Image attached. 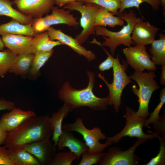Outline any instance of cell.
Here are the masks:
<instances>
[{
	"label": "cell",
	"mask_w": 165,
	"mask_h": 165,
	"mask_svg": "<svg viewBox=\"0 0 165 165\" xmlns=\"http://www.w3.org/2000/svg\"><path fill=\"white\" fill-rule=\"evenodd\" d=\"M160 101L154 111L149 113V117L146 119V127H148L151 123H153L160 117V112L163 106L165 103V88H163L161 90L160 94Z\"/></svg>",
	"instance_id": "cell-33"
},
{
	"label": "cell",
	"mask_w": 165,
	"mask_h": 165,
	"mask_svg": "<svg viewBox=\"0 0 165 165\" xmlns=\"http://www.w3.org/2000/svg\"><path fill=\"white\" fill-rule=\"evenodd\" d=\"M118 54L116 58L113 57V79L112 83H109L104 76L100 73L98 77L105 83L109 90L108 95L109 100V105L113 106L116 112L119 110L121 103V97L123 91L129 83L133 82L126 73L128 68L127 63L125 61L122 64L120 62Z\"/></svg>",
	"instance_id": "cell-5"
},
{
	"label": "cell",
	"mask_w": 165,
	"mask_h": 165,
	"mask_svg": "<svg viewBox=\"0 0 165 165\" xmlns=\"http://www.w3.org/2000/svg\"><path fill=\"white\" fill-rule=\"evenodd\" d=\"M50 138L26 145L24 149L35 157L41 165H50L56 152V146Z\"/></svg>",
	"instance_id": "cell-13"
},
{
	"label": "cell",
	"mask_w": 165,
	"mask_h": 165,
	"mask_svg": "<svg viewBox=\"0 0 165 165\" xmlns=\"http://www.w3.org/2000/svg\"><path fill=\"white\" fill-rule=\"evenodd\" d=\"M100 7L94 3L84 2L81 1H75L64 6V9L71 11L75 10L81 14L80 23L82 30L75 37L81 45L85 42L90 35L95 34V20Z\"/></svg>",
	"instance_id": "cell-8"
},
{
	"label": "cell",
	"mask_w": 165,
	"mask_h": 165,
	"mask_svg": "<svg viewBox=\"0 0 165 165\" xmlns=\"http://www.w3.org/2000/svg\"><path fill=\"white\" fill-rule=\"evenodd\" d=\"M12 2L23 14L36 19L48 13L53 6V0H13Z\"/></svg>",
	"instance_id": "cell-12"
},
{
	"label": "cell",
	"mask_w": 165,
	"mask_h": 165,
	"mask_svg": "<svg viewBox=\"0 0 165 165\" xmlns=\"http://www.w3.org/2000/svg\"><path fill=\"white\" fill-rule=\"evenodd\" d=\"M70 112L68 108L64 104L57 111L53 112L50 117V121L53 129L51 141L54 142L56 147L59 138L62 132L63 120L67 117Z\"/></svg>",
	"instance_id": "cell-21"
},
{
	"label": "cell",
	"mask_w": 165,
	"mask_h": 165,
	"mask_svg": "<svg viewBox=\"0 0 165 165\" xmlns=\"http://www.w3.org/2000/svg\"><path fill=\"white\" fill-rule=\"evenodd\" d=\"M9 112L3 114L0 119V124L7 132L11 131L30 117L35 116L32 111L24 110L15 107Z\"/></svg>",
	"instance_id": "cell-16"
},
{
	"label": "cell",
	"mask_w": 165,
	"mask_h": 165,
	"mask_svg": "<svg viewBox=\"0 0 165 165\" xmlns=\"http://www.w3.org/2000/svg\"><path fill=\"white\" fill-rule=\"evenodd\" d=\"M50 117L46 115L28 118L14 130L8 132L5 146L8 149L19 148L52 136Z\"/></svg>",
	"instance_id": "cell-1"
},
{
	"label": "cell",
	"mask_w": 165,
	"mask_h": 165,
	"mask_svg": "<svg viewBox=\"0 0 165 165\" xmlns=\"http://www.w3.org/2000/svg\"><path fill=\"white\" fill-rule=\"evenodd\" d=\"M8 149L9 158L14 165H41L35 157L22 147Z\"/></svg>",
	"instance_id": "cell-22"
},
{
	"label": "cell",
	"mask_w": 165,
	"mask_h": 165,
	"mask_svg": "<svg viewBox=\"0 0 165 165\" xmlns=\"http://www.w3.org/2000/svg\"><path fill=\"white\" fill-rule=\"evenodd\" d=\"M17 55L8 49L0 51V77L9 72Z\"/></svg>",
	"instance_id": "cell-29"
},
{
	"label": "cell",
	"mask_w": 165,
	"mask_h": 165,
	"mask_svg": "<svg viewBox=\"0 0 165 165\" xmlns=\"http://www.w3.org/2000/svg\"><path fill=\"white\" fill-rule=\"evenodd\" d=\"M160 150L156 156L145 165H164L165 164V137H160Z\"/></svg>",
	"instance_id": "cell-32"
},
{
	"label": "cell",
	"mask_w": 165,
	"mask_h": 165,
	"mask_svg": "<svg viewBox=\"0 0 165 165\" xmlns=\"http://www.w3.org/2000/svg\"><path fill=\"white\" fill-rule=\"evenodd\" d=\"M118 16L127 23L126 25H123V28L119 31H113L104 26H97L94 27L95 34L97 36H102L105 39L101 44L99 42L97 43L102 46H108L112 56L117 46L123 45L129 47L132 45H134L131 38L133 30L135 23L142 19L138 17L135 13L131 9L128 13L125 10Z\"/></svg>",
	"instance_id": "cell-3"
},
{
	"label": "cell",
	"mask_w": 165,
	"mask_h": 165,
	"mask_svg": "<svg viewBox=\"0 0 165 165\" xmlns=\"http://www.w3.org/2000/svg\"><path fill=\"white\" fill-rule=\"evenodd\" d=\"M147 140L138 138L132 146L125 151L113 146L109 148L97 165H138L141 159L135 153L137 148Z\"/></svg>",
	"instance_id": "cell-10"
},
{
	"label": "cell",
	"mask_w": 165,
	"mask_h": 165,
	"mask_svg": "<svg viewBox=\"0 0 165 165\" xmlns=\"http://www.w3.org/2000/svg\"><path fill=\"white\" fill-rule=\"evenodd\" d=\"M62 128L67 131H75L80 134L88 147L87 152L89 154L102 152L106 148L113 143L112 142H105L104 144L101 143L100 140H105L106 138L101 129L98 127H95L91 129L87 128L81 118H77L73 123L64 124Z\"/></svg>",
	"instance_id": "cell-7"
},
{
	"label": "cell",
	"mask_w": 165,
	"mask_h": 165,
	"mask_svg": "<svg viewBox=\"0 0 165 165\" xmlns=\"http://www.w3.org/2000/svg\"><path fill=\"white\" fill-rule=\"evenodd\" d=\"M124 116L126 119V125L118 133L112 137H106V143H118L125 137H136L146 140H151L159 137L155 133L151 132L150 134H145L143 130L146 126V119L138 116L136 112L130 107L126 106Z\"/></svg>",
	"instance_id": "cell-6"
},
{
	"label": "cell",
	"mask_w": 165,
	"mask_h": 165,
	"mask_svg": "<svg viewBox=\"0 0 165 165\" xmlns=\"http://www.w3.org/2000/svg\"><path fill=\"white\" fill-rule=\"evenodd\" d=\"M108 56L107 58L101 63L98 66V68L101 71L108 70L113 67V56L104 48L102 47Z\"/></svg>",
	"instance_id": "cell-36"
},
{
	"label": "cell",
	"mask_w": 165,
	"mask_h": 165,
	"mask_svg": "<svg viewBox=\"0 0 165 165\" xmlns=\"http://www.w3.org/2000/svg\"><path fill=\"white\" fill-rule=\"evenodd\" d=\"M34 55L32 53L17 55L9 72L22 76L28 74Z\"/></svg>",
	"instance_id": "cell-24"
},
{
	"label": "cell",
	"mask_w": 165,
	"mask_h": 165,
	"mask_svg": "<svg viewBox=\"0 0 165 165\" xmlns=\"http://www.w3.org/2000/svg\"><path fill=\"white\" fill-rule=\"evenodd\" d=\"M8 151L5 146H0V165H14L9 158Z\"/></svg>",
	"instance_id": "cell-37"
},
{
	"label": "cell",
	"mask_w": 165,
	"mask_h": 165,
	"mask_svg": "<svg viewBox=\"0 0 165 165\" xmlns=\"http://www.w3.org/2000/svg\"><path fill=\"white\" fill-rule=\"evenodd\" d=\"M4 47H5L4 44L2 40V38H0V50H3Z\"/></svg>",
	"instance_id": "cell-42"
},
{
	"label": "cell",
	"mask_w": 165,
	"mask_h": 165,
	"mask_svg": "<svg viewBox=\"0 0 165 165\" xmlns=\"http://www.w3.org/2000/svg\"><path fill=\"white\" fill-rule=\"evenodd\" d=\"M15 107L14 102L6 100L4 98H0V111L4 110L10 111Z\"/></svg>",
	"instance_id": "cell-38"
},
{
	"label": "cell",
	"mask_w": 165,
	"mask_h": 165,
	"mask_svg": "<svg viewBox=\"0 0 165 165\" xmlns=\"http://www.w3.org/2000/svg\"><path fill=\"white\" fill-rule=\"evenodd\" d=\"M149 49L151 59L155 64H165V35L160 33L159 38L155 39Z\"/></svg>",
	"instance_id": "cell-26"
},
{
	"label": "cell",
	"mask_w": 165,
	"mask_h": 165,
	"mask_svg": "<svg viewBox=\"0 0 165 165\" xmlns=\"http://www.w3.org/2000/svg\"><path fill=\"white\" fill-rule=\"evenodd\" d=\"M55 3L58 7H61L71 2L80 1L81 0H53Z\"/></svg>",
	"instance_id": "cell-40"
},
{
	"label": "cell",
	"mask_w": 165,
	"mask_h": 165,
	"mask_svg": "<svg viewBox=\"0 0 165 165\" xmlns=\"http://www.w3.org/2000/svg\"><path fill=\"white\" fill-rule=\"evenodd\" d=\"M114 15L106 9L100 6L96 16L95 26L106 27L108 26L113 28L116 26H123L124 20L119 16H115Z\"/></svg>",
	"instance_id": "cell-23"
},
{
	"label": "cell",
	"mask_w": 165,
	"mask_h": 165,
	"mask_svg": "<svg viewBox=\"0 0 165 165\" xmlns=\"http://www.w3.org/2000/svg\"><path fill=\"white\" fill-rule=\"evenodd\" d=\"M7 133L0 124V146L5 145Z\"/></svg>",
	"instance_id": "cell-39"
},
{
	"label": "cell",
	"mask_w": 165,
	"mask_h": 165,
	"mask_svg": "<svg viewBox=\"0 0 165 165\" xmlns=\"http://www.w3.org/2000/svg\"><path fill=\"white\" fill-rule=\"evenodd\" d=\"M105 152L89 154L87 151L81 155L82 159L78 165H97L103 158Z\"/></svg>",
	"instance_id": "cell-34"
},
{
	"label": "cell",
	"mask_w": 165,
	"mask_h": 165,
	"mask_svg": "<svg viewBox=\"0 0 165 165\" xmlns=\"http://www.w3.org/2000/svg\"><path fill=\"white\" fill-rule=\"evenodd\" d=\"M50 14L38 18L33 19L32 26L36 33L47 31L51 26L57 24H64L70 27H77L79 24L77 18L71 13V10L59 9L53 6Z\"/></svg>",
	"instance_id": "cell-9"
},
{
	"label": "cell",
	"mask_w": 165,
	"mask_h": 165,
	"mask_svg": "<svg viewBox=\"0 0 165 165\" xmlns=\"http://www.w3.org/2000/svg\"><path fill=\"white\" fill-rule=\"evenodd\" d=\"M121 6L118 11V15L126 9L135 7L139 10L140 5L145 2L149 4L153 10L158 11L161 6L160 0H120Z\"/></svg>",
	"instance_id": "cell-28"
},
{
	"label": "cell",
	"mask_w": 165,
	"mask_h": 165,
	"mask_svg": "<svg viewBox=\"0 0 165 165\" xmlns=\"http://www.w3.org/2000/svg\"><path fill=\"white\" fill-rule=\"evenodd\" d=\"M160 29L143 19L137 22L133 30L131 38L134 45L147 46L155 39Z\"/></svg>",
	"instance_id": "cell-15"
},
{
	"label": "cell",
	"mask_w": 165,
	"mask_h": 165,
	"mask_svg": "<svg viewBox=\"0 0 165 165\" xmlns=\"http://www.w3.org/2000/svg\"><path fill=\"white\" fill-rule=\"evenodd\" d=\"M156 76L154 71H151L145 72L135 71L129 76L139 86L138 89L135 85L132 87V90L138 98L139 107L137 114L146 119L149 114L148 105L152 94L154 91L160 88L154 79Z\"/></svg>",
	"instance_id": "cell-4"
},
{
	"label": "cell",
	"mask_w": 165,
	"mask_h": 165,
	"mask_svg": "<svg viewBox=\"0 0 165 165\" xmlns=\"http://www.w3.org/2000/svg\"><path fill=\"white\" fill-rule=\"evenodd\" d=\"M62 44L58 41L52 40L47 31L37 33L33 36L31 45V52L49 51L56 46Z\"/></svg>",
	"instance_id": "cell-20"
},
{
	"label": "cell",
	"mask_w": 165,
	"mask_h": 165,
	"mask_svg": "<svg viewBox=\"0 0 165 165\" xmlns=\"http://www.w3.org/2000/svg\"><path fill=\"white\" fill-rule=\"evenodd\" d=\"M77 156L70 151L56 153L50 165H71Z\"/></svg>",
	"instance_id": "cell-31"
},
{
	"label": "cell",
	"mask_w": 165,
	"mask_h": 165,
	"mask_svg": "<svg viewBox=\"0 0 165 165\" xmlns=\"http://www.w3.org/2000/svg\"><path fill=\"white\" fill-rule=\"evenodd\" d=\"M161 6H163V9L165 11V0H160Z\"/></svg>",
	"instance_id": "cell-43"
},
{
	"label": "cell",
	"mask_w": 165,
	"mask_h": 165,
	"mask_svg": "<svg viewBox=\"0 0 165 165\" xmlns=\"http://www.w3.org/2000/svg\"><path fill=\"white\" fill-rule=\"evenodd\" d=\"M53 49L49 51L39 52L35 53L28 75L31 78L38 76L42 67L51 57L53 52Z\"/></svg>",
	"instance_id": "cell-27"
},
{
	"label": "cell",
	"mask_w": 165,
	"mask_h": 165,
	"mask_svg": "<svg viewBox=\"0 0 165 165\" xmlns=\"http://www.w3.org/2000/svg\"><path fill=\"white\" fill-rule=\"evenodd\" d=\"M32 23L25 25L12 19L8 23L0 25V35L11 34L34 36L37 33L32 27Z\"/></svg>",
	"instance_id": "cell-19"
},
{
	"label": "cell",
	"mask_w": 165,
	"mask_h": 165,
	"mask_svg": "<svg viewBox=\"0 0 165 165\" xmlns=\"http://www.w3.org/2000/svg\"><path fill=\"white\" fill-rule=\"evenodd\" d=\"M84 2L94 3L107 9L114 15H118L121 6L120 0H81Z\"/></svg>",
	"instance_id": "cell-30"
},
{
	"label": "cell",
	"mask_w": 165,
	"mask_h": 165,
	"mask_svg": "<svg viewBox=\"0 0 165 165\" xmlns=\"http://www.w3.org/2000/svg\"><path fill=\"white\" fill-rule=\"evenodd\" d=\"M56 147L59 150L63 149L65 147L68 148L77 156L78 159L83 153L89 149L85 143L75 137L71 131L63 129L59 138Z\"/></svg>",
	"instance_id": "cell-18"
},
{
	"label": "cell",
	"mask_w": 165,
	"mask_h": 165,
	"mask_svg": "<svg viewBox=\"0 0 165 165\" xmlns=\"http://www.w3.org/2000/svg\"><path fill=\"white\" fill-rule=\"evenodd\" d=\"M160 82L162 85H165V64L162 65Z\"/></svg>",
	"instance_id": "cell-41"
},
{
	"label": "cell",
	"mask_w": 165,
	"mask_h": 165,
	"mask_svg": "<svg viewBox=\"0 0 165 165\" xmlns=\"http://www.w3.org/2000/svg\"><path fill=\"white\" fill-rule=\"evenodd\" d=\"M47 31L51 40L58 41L62 45L70 47L79 55L83 56L89 61H92L95 59L96 55L93 52L86 50L75 38L65 34L61 30L51 26Z\"/></svg>",
	"instance_id": "cell-14"
},
{
	"label": "cell",
	"mask_w": 165,
	"mask_h": 165,
	"mask_svg": "<svg viewBox=\"0 0 165 165\" xmlns=\"http://www.w3.org/2000/svg\"><path fill=\"white\" fill-rule=\"evenodd\" d=\"M89 78L86 88L77 90L72 87L68 82H65L60 90L58 97L68 108L70 112L75 109L87 107L94 110L103 111L109 105L108 96L105 97H97L93 92L95 76L92 72L87 71Z\"/></svg>",
	"instance_id": "cell-2"
},
{
	"label": "cell",
	"mask_w": 165,
	"mask_h": 165,
	"mask_svg": "<svg viewBox=\"0 0 165 165\" xmlns=\"http://www.w3.org/2000/svg\"><path fill=\"white\" fill-rule=\"evenodd\" d=\"M2 36L4 46L16 55L31 53L33 36L11 34H6Z\"/></svg>",
	"instance_id": "cell-17"
},
{
	"label": "cell",
	"mask_w": 165,
	"mask_h": 165,
	"mask_svg": "<svg viewBox=\"0 0 165 165\" xmlns=\"http://www.w3.org/2000/svg\"><path fill=\"white\" fill-rule=\"evenodd\" d=\"M127 62L135 71L143 72L145 69L148 71H155L156 65L152 61L151 56L148 53L145 46L135 45L123 50Z\"/></svg>",
	"instance_id": "cell-11"
},
{
	"label": "cell",
	"mask_w": 165,
	"mask_h": 165,
	"mask_svg": "<svg viewBox=\"0 0 165 165\" xmlns=\"http://www.w3.org/2000/svg\"><path fill=\"white\" fill-rule=\"evenodd\" d=\"M12 3L9 0H0V16H5L15 20L23 24L32 23L33 18L24 15L12 6Z\"/></svg>",
	"instance_id": "cell-25"
},
{
	"label": "cell",
	"mask_w": 165,
	"mask_h": 165,
	"mask_svg": "<svg viewBox=\"0 0 165 165\" xmlns=\"http://www.w3.org/2000/svg\"><path fill=\"white\" fill-rule=\"evenodd\" d=\"M152 124L154 133L159 137V138L165 137V112Z\"/></svg>",
	"instance_id": "cell-35"
}]
</instances>
